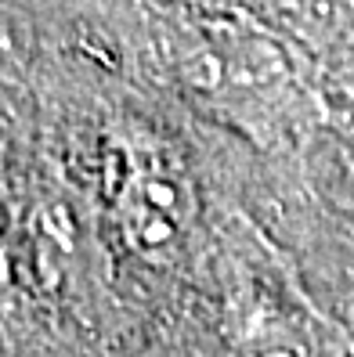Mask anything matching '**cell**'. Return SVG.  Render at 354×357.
I'll list each match as a JSON object with an SVG mask.
<instances>
[{
    "instance_id": "obj_2",
    "label": "cell",
    "mask_w": 354,
    "mask_h": 357,
    "mask_svg": "<svg viewBox=\"0 0 354 357\" xmlns=\"http://www.w3.org/2000/svg\"><path fill=\"white\" fill-rule=\"evenodd\" d=\"M181 188L170 177H138L131 195H127V231L134 242L141 245H159L166 238H174V231L181 224Z\"/></svg>"
},
{
    "instance_id": "obj_1",
    "label": "cell",
    "mask_w": 354,
    "mask_h": 357,
    "mask_svg": "<svg viewBox=\"0 0 354 357\" xmlns=\"http://www.w3.org/2000/svg\"><path fill=\"white\" fill-rule=\"evenodd\" d=\"M181 76L214 105L272 130L304 116V83L289 51L235 18H214L196 29V40L181 51Z\"/></svg>"
},
{
    "instance_id": "obj_3",
    "label": "cell",
    "mask_w": 354,
    "mask_h": 357,
    "mask_svg": "<svg viewBox=\"0 0 354 357\" xmlns=\"http://www.w3.org/2000/svg\"><path fill=\"white\" fill-rule=\"evenodd\" d=\"M235 357H315V350L293 321L267 314L260 321H249L235 347Z\"/></svg>"
}]
</instances>
